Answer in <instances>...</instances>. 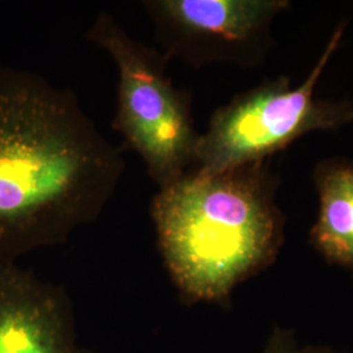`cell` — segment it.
I'll list each match as a JSON object with an SVG mask.
<instances>
[{
	"mask_svg": "<svg viewBox=\"0 0 353 353\" xmlns=\"http://www.w3.org/2000/svg\"><path fill=\"white\" fill-rule=\"evenodd\" d=\"M125 166L72 90L0 65V263L63 245L96 221Z\"/></svg>",
	"mask_w": 353,
	"mask_h": 353,
	"instance_id": "6da1fadb",
	"label": "cell"
},
{
	"mask_svg": "<svg viewBox=\"0 0 353 353\" xmlns=\"http://www.w3.org/2000/svg\"><path fill=\"white\" fill-rule=\"evenodd\" d=\"M265 163L190 169L152 198L165 268L186 303H225L276 259L284 239Z\"/></svg>",
	"mask_w": 353,
	"mask_h": 353,
	"instance_id": "7a4b0ae2",
	"label": "cell"
},
{
	"mask_svg": "<svg viewBox=\"0 0 353 353\" xmlns=\"http://www.w3.org/2000/svg\"><path fill=\"white\" fill-rule=\"evenodd\" d=\"M84 38L106 51L118 70L114 128L139 154L159 189L176 182L194 166L201 134L189 94L166 75L164 55L131 37L106 12L96 17Z\"/></svg>",
	"mask_w": 353,
	"mask_h": 353,
	"instance_id": "3957f363",
	"label": "cell"
},
{
	"mask_svg": "<svg viewBox=\"0 0 353 353\" xmlns=\"http://www.w3.org/2000/svg\"><path fill=\"white\" fill-rule=\"evenodd\" d=\"M341 36L339 28L303 85L292 88L288 79H278L241 93L217 109L207 131L201 134L191 169L214 173L261 163L307 132L351 122V103L314 97L318 79Z\"/></svg>",
	"mask_w": 353,
	"mask_h": 353,
	"instance_id": "277c9868",
	"label": "cell"
},
{
	"mask_svg": "<svg viewBox=\"0 0 353 353\" xmlns=\"http://www.w3.org/2000/svg\"><path fill=\"white\" fill-rule=\"evenodd\" d=\"M288 6L281 0H144L165 59L192 67L261 61L268 26Z\"/></svg>",
	"mask_w": 353,
	"mask_h": 353,
	"instance_id": "5b68a950",
	"label": "cell"
},
{
	"mask_svg": "<svg viewBox=\"0 0 353 353\" xmlns=\"http://www.w3.org/2000/svg\"><path fill=\"white\" fill-rule=\"evenodd\" d=\"M0 353H94L77 336L63 287L19 263H0Z\"/></svg>",
	"mask_w": 353,
	"mask_h": 353,
	"instance_id": "8992f818",
	"label": "cell"
},
{
	"mask_svg": "<svg viewBox=\"0 0 353 353\" xmlns=\"http://www.w3.org/2000/svg\"><path fill=\"white\" fill-rule=\"evenodd\" d=\"M316 182L319 214L312 243L330 263L353 270V163L321 165Z\"/></svg>",
	"mask_w": 353,
	"mask_h": 353,
	"instance_id": "52a82bcc",
	"label": "cell"
},
{
	"mask_svg": "<svg viewBox=\"0 0 353 353\" xmlns=\"http://www.w3.org/2000/svg\"><path fill=\"white\" fill-rule=\"evenodd\" d=\"M265 353H336L322 345H303L296 341L294 332L287 328L276 327L265 345Z\"/></svg>",
	"mask_w": 353,
	"mask_h": 353,
	"instance_id": "ba28073f",
	"label": "cell"
}]
</instances>
